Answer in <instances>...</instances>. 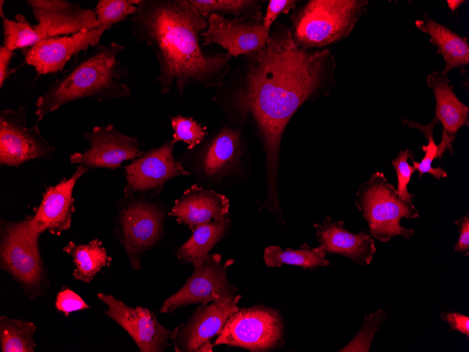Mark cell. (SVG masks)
I'll return each mask as SVG.
<instances>
[{"label":"cell","mask_w":469,"mask_h":352,"mask_svg":"<svg viewBox=\"0 0 469 352\" xmlns=\"http://www.w3.org/2000/svg\"><path fill=\"white\" fill-rule=\"evenodd\" d=\"M239 86L230 101L236 121L251 122L265 154L267 195L261 209L282 214L277 195V172L282 134L302 104L331 89L335 69L329 49L298 46L287 28L270 35L260 51L245 55Z\"/></svg>","instance_id":"6da1fadb"},{"label":"cell","mask_w":469,"mask_h":352,"mask_svg":"<svg viewBox=\"0 0 469 352\" xmlns=\"http://www.w3.org/2000/svg\"><path fill=\"white\" fill-rule=\"evenodd\" d=\"M138 41L153 50L159 67L157 82L166 94L176 86L180 98L191 84L220 87L230 72L227 53H206L199 36L207 19L187 0H140L131 15Z\"/></svg>","instance_id":"7a4b0ae2"},{"label":"cell","mask_w":469,"mask_h":352,"mask_svg":"<svg viewBox=\"0 0 469 352\" xmlns=\"http://www.w3.org/2000/svg\"><path fill=\"white\" fill-rule=\"evenodd\" d=\"M124 46L98 44L76 56L58 79L53 81L36 103L37 121L70 102L93 98L100 102L129 97L124 82L128 70L118 60Z\"/></svg>","instance_id":"3957f363"},{"label":"cell","mask_w":469,"mask_h":352,"mask_svg":"<svg viewBox=\"0 0 469 352\" xmlns=\"http://www.w3.org/2000/svg\"><path fill=\"white\" fill-rule=\"evenodd\" d=\"M366 0H310L292 15L293 37L303 48L326 46L348 37L366 11Z\"/></svg>","instance_id":"277c9868"},{"label":"cell","mask_w":469,"mask_h":352,"mask_svg":"<svg viewBox=\"0 0 469 352\" xmlns=\"http://www.w3.org/2000/svg\"><path fill=\"white\" fill-rule=\"evenodd\" d=\"M355 204L368 224L369 234L382 242L397 235L409 240L415 233L399 221L402 218L418 217V211L412 202L398 197L397 188L381 172L374 173L357 188Z\"/></svg>","instance_id":"5b68a950"},{"label":"cell","mask_w":469,"mask_h":352,"mask_svg":"<svg viewBox=\"0 0 469 352\" xmlns=\"http://www.w3.org/2000/svg\"><path fill=\"white\" fill-rule=\"evenodd\" d=\"M38 239L30 230L29 216L18 222L1 221V268L19 282L31 298L39 295L44 276Z\"/></svg>","instance_id":"8992f818"},{"label":"cell","mask_w":469,"mask_h":352,"mask_svg":"<svg viewBox=\"0 0 469 352\" xmlns=\"http://www.w3.org/2000/svg\"><path fill=\"white\" fill-rule=\"evenodd\" d=\"M283 324L279 313L270 308L255 306L239 309L225 324L214 344L265 351L280 347Z\"/></svg>","instance_id":"52a82bcc"},{"label":"cell","mask_w":469,"mask_h":352,"mask_svg":"<svg viewBox=\"0 0 469 352\" xmlns=\"http://www.w3.org/2000/svg\"><path fill=\"white\" fill-rule=\"evenodd\" d=\"M26 110H4L0 113V164L18 167L27 161L50 159L55 148L41 134L38 123L29 127Z\"/></svg>","instance_id":"ba28073f"},{"label":"cell","mask_w":469,"mask_h":352,"mask_svg":"<svg viewBox=\"0 0 469 352\" xmlns=\"http://www.w3.org/2000/svg\"><path fill=\"white\" fill-rule=\"evenodd\" d=\"M241 295L221 297L201 305L188 321L173 330V345L177 352L213 351L210 340L219 334L230 317L239 308Z\"/></svg>","instance_id":"9c48e42d"},{"label":"cell","mask_w":469,"mask_h":352,"mask_svg":"<svg viewBox=\"0 0 469 352\" xmlns=\"http://www.w3.org/2000/svg\"><path fill=\"white\" fill-rule=\"evenodd\" d=\"M220 254H209L202 265L194 268L185 285L166 299L159 311L170 313L189 304H207L221 297L235 295L237 288L227 280L226 272L234 261L227 260L221 264Z\"/></svg>","instance_id":"30bf717a"},{"label":"cell","mask_w":469,"mask_h":352,"mask_svg":"<svg viewBox=\"0 0 469 352\" xmlns=\"http://www.w3.org/2000/svg\"><path fill=\"white\" fill-rule=\"evenodd\" d=\"M163 224V210L148 202L133 201L120 211L118 235L133 269H141V256L160 239Z\"/></svg>","instance_id":"8fae6325"},{"label":"cell","mask_w":469,"mask_h":352,"mask_svg":"<svg viewBox=\"0 0 469 352\" xmlns=\"http://www.w3.org/2000/svg\"><path fill=\"white\" fill-rule=\"evenodd\" d=\"M89 146L84 152H74L70 157L71 163L78 164L88 171L93 168L117 169L121 163L136 159L144 152L137 137L122 133L113 125L94 126L83 133Z\"/></svg>","instance_id":"7c38bea8"},{"label":"cell","mask_w":469,"mask_h":352,"mask_svg":"<svg viewBox=\"0 0 469 352\" xmlns=\"http://www.w3.org/2000/svg\"><path fill=\"white\" fill-rule=\"evenodd\" d=\"M37 23L33 27L39 40L89 31L100 25L94 11L65 0H26Z\"/></svg>","instance_id":"4fadbf2b"},{"label":"cell","mask_w":469,"mask_h":352,"mask_svg":"<svg viewBox=\"0 0 469 352\" xmlns=\"http://www.w3.org/2000/svg\"><path fill=\"white\" fill-rule=\"evenodd\" d=\"M206 19L208 27L202 33V46L218 44L231 57L237 58L261 50L270 36L263 27V17L229 19L211 14Z\"/></svg>","instance_id":"5bb4252c"},{"label":"cell","mask_w":469,"mask_h":352,"mask_svg":"<svg viewBox=\"0 0 469 352\" xmlns=\"http://www.w3.org/2000/svg\"><path fill=\"white\" fill-rule=\"evenodd\" d=\"M98 297L108 307L105 314L127 332L140 351H164L171 345L173 330L162 326L147 308L130 307L112 294L98 293Z\"/></svg>","instance_id":"9a60e30c"},{"label":"cell","mask_w":469,"mask_h":352,"mask_svg":"<svg viewBox=\"0 0 469 352\" xmlns=\"http://www.w3.org/2000/svg\"><path fill=\"white\" fill-rule=\"evenodd\" d=\"M106 30L108 29L105 26L100 25L71 35L47 37L26 51L25 63L39 75L63 72L73 57L98 45Z\"/></svg>","instance_id":"2e32d148"},{"label":"cell","mask_w":469,"mask_h":352,"mask_svg":"<svg viewBox=\"0 0 469 352\" xmlns=\"http://www.w3.org/2000/svg\"><path fill=\"white\" fill-rule=\"evenodd\" d=\"M173 144L169 140L158 148L150 149L125 167V197L137 192L160 188L170 178L190 173L173 157Z\"/></svg>","instance_id":"e0dca14e"},{"label":"cell","mask_w":469,"mask_h":352,"mask_svg":"<svg viewBox=\"0 0 469 352\" xmlns=\"http://www.w3.org/2000/svg\"><path fill=\"white\" fill-rule=\"evenodd\" d=\"M88 170L78 166L75 172L67 179L48 187L42 195V200L35 209L34 216H29V228L32 234L39 237L48 230L60 235L67 230L72 223L74 211L72 192L77 181Z\"/></svg>","instance_id":"ac0fdd59"},{"label":"cell","mask_w":469,"mask_h":352,"mask_svg":"<svg viewBox=\"0 0 469 352\" xmlns=\"http://www.w3.org/2000/svg\"><path fill=\"white\" fill-rule=\"evenodd\" d=\"M319 242L317 247L324 255L345 256L357 264H370L376 247L373 237L366 232L353 233L343 227V221H334L326 216L322 224L315 223Z\"/></svg>","instance_id":"d6986e66"},{"label":"cell","mask_w":469,"mask_h":352,"mask_svg":"<svg viewBox=\"0 0 469 352\" xmlns=\"http://www.w3.org/2000/svg\"><path fill=\"white\" fill-rule=\"evenodd\" d=\"M229 209L225 195L194 185L175 202L169 215L193 232L202 224L225 217Z\"/></svg>","instance_id":"ffe728a7"},{"label":"cell","mask_w":469,"mask_h":352,"mask_svg":"<svg viewBox=\"0 0 469 352\" xmlns=\"http://www.w3.org/2000/svg\"><path fill=\"white\" fill-rule=\"evenodd\" d=\"M199 164L204 174L214 178L234 169L242 154L241 131L225 126L202 149Z\"/></svg>","instance_id":"44dd1931"},{"label":"cell","mask_w":469,"mask_h":352,"mask_svg":"<svg viewBox=\"0 0 469 352\" xmlns=\"http://www.w3.org/2000/svg\"><path fill=\"white\" fill-rule=\"evenodd\" d=\"M426 83L435 96V118L441 122L443 130L456 136L462 126H468L469 108L456 96L447 73L435 71L427 76Z\"/></svg>","instance_id":"7402d4cb"},{"label":"cell","mask_w":469,"mask_h":352,"mask_svg":"<svg viewBox=\"0 0 469 352\" xmlns=\"http://www.w3.org/2000/svg\"><path fill=\"white\" fill-rule=\"evenodd\" d=\"M415 26L429 36L430 42L436 47L437 53L442 56L445 64L444 72L448 73L451 70L469 64L467 37L458 35L427 15L417 20Z\"/></svg>","instance_id":"603a6c76"},{"label":"cell","mask_w":469,"mask_h":352,"mask_svg":"<svg viewBox=\"0 0 469 352\" xmlns=\"http://www.w3.org/2000/svg\"><path fill=\"white\" fill-rule=\"evenodd\" d=\"M230 224L228 215L225 217L198 226L192 236L177 250L178 259L184 263H192L198 268L206 261L209 251L225 235Z\"/></svg>","instance_id":"cb8c5ba5"},{"label":"cell","mask_w":469,"mask_h":352,"mask_svg":"<svg viewBox=\"0 0 469 352\" xmlns=\"http://www.w3.org/2000/svg\"><path fill=\"white\" fill-rule=\"evenodd\" d=\"M63 251L73 258L76 266L72 273L74 278L86 283H90L102 268L109 266L112 261L98 239L85 245H76L70 241Z\"/></svg>","instance_id":"d4e9b609"},{"label":"cell","mask_w":469,"mask_h":352,"mask_svg":"<svg viewBox=\"0 0 469 352\" xmlns=\"http://www.w3.org/2000/svg\"><path fill=\"white\" fill-rule=\"evenodd\" d=\"M402 124H407L410 128H416L423 133L425 138L428 140L426 145L421 146V150L424 152V157L420 162L414 161L412 158L413 166L419 173V177L421 178L423 174H430L434 178L440 179L447 176V173L440 167L437 168L432 167V163L436 158L441 159L444 151L448 149L452 153V143L456 136H450L444 130L442 133V141L437 145L433 138V131L437 120L434 118L427 125H423L414 122L407 119H402Z\"/></svg>","instance_id":"484cf974"},{"label":"cell","mask_w":469,"mask_h":352,"mask_svg":"<svg viewBox=\"0 0 469 352\" xmlns=\"http://www.w3.org/2000/svg\"><path fill=\"white\" fill-rule=\"evenodd\" d=\"M317 248H310L303 244L298 249H284L279 246L267 247L263 252L265 263L268 267H280L282 265L299 266L305 269H314L319 266H327L329 261Z\"/></svg>","instance_id":"4316f807"},{"label":"cell","mask_w":469,"mask_h":352,"mask_svg":"<svg viewBox=\"0 0 469 352\" xmlns=\"http://www.w3.org/2000/svg\"><path fill=\"white\" fill-rule=\"evenodd\" d=\"M35 325L31 322L0 317V341L3 352H34Z\"/></svg>","instance_id":"83f0119b"},{"label":"cell","mask_w":469,"mask_h":352,"mask_svg":"<svg viewBox=\"0 0 469 352\" xmlns=\"http://www.w3.org/2000/svg\"><path fill=\"white\" fill-rule=\"evenodd\" d=\"M202 15H232L235 18H263L261 2L251 0H190Z\"/></svg>","instance_id":"f1b7e54d"},{"label":"cell","mask_w":469,"mask_h":352,"mask_svg":"<svg viewBox=\"0 0 469 352\" xmlns=\"http://www.w3.org/2000/svg\"><path fill=\"white\" fill-rule=\"evenodd\" d=\"M4 46L11 51L31 47L40 40L33 27L21 14L15 20L2 17Z\"/></svg>","instance_id":"f546056e"},{"label":"cell","mask_w":469,"mask_h":352,"mask_svg":"<svg viewBox=\"0 0 469 352\" xmlns=\"http://www.w3.org/2000/svg\"><path fill=\"white\" fill-rule=\"evenodd\" d=\"M140 2V0H100L94 11L100 25L110 30L128 15H133Z\"/></svg>","instance_id":"4dcf8cb0"},{"label":"cell","mask_w":469,"mask_h":352,"mask_svg":"<svg viewBox=\"0 0 469 352\" xmlns=\"http://www.w3.org/2000/svg\"><path fill=\"white\" fill-rule=\"evenodd\" d=\"M387 318L385 310L378 309L376 313L365 315L361 329L357 335L338 351H369L371 341L381 325Z\"/></svg>","instance_id":"1f68e13d"},{"label":"cell","mask_w":469,"mask_h":352,"mask_svg":"<svg viewBox=\"0 0 469 352\" xmlns=\"http://www.w3.org/2000/svg\"><path fill=\"white\" fill-rule=\"evenodd\" d=\"M171 122L174 131L171 140L173 145L178 141H182L187 144V149L192 150L200 144L208 134L206 128L191 117L177 115L172 117Z\"/></svg>","instance_id":"d6a6232c"},{"label":"cell","mask_w":469,"mask_h":352,"mask_svg":"<svg viewBox=\"0 0 469 352\" xmlns=\"http://www.w3.org/2000/svg\"><path fill=\"white\" fill-rule=\"evenodd\" d=\"M414 153L406 149L400 150L397 157L391 161V163L395 170L397 178V195L402 200L412 202L414 195L410 193L407 189L411 176L416 171L414 166L408 163L409 159H412Z\"/></svg>","instance_id":"836d02e7"},{"label":"cell","mask_w":469,"mask_h":352,"mask_svg":"<svg viewBox=\"0 0 469 352\" xmlns=\"http://www.w3.org/2000/svg\"><path fill=\"white\" fill-rule=\"evenodd\" d=\"M55 307L67 316L72 312L88 308L89 306L78 294L66 287L58 294Z\"/></svg>","instance_id":"e575fe53"},{"label":"cell","mask_w":469,"mask_h":352,"mask_svg":"<svg viewBox=\"0 0 469 352\" xmlns=\"http://www.w3.org/2000/svg\"><path fill=\"white\" fill-rule=\"evenodd\" d=\"M297 1L294 0H270L269 1L265 15L263 17V27L270 32V27L277 16L281 13L287 14L294 8Z\"/></svg>","instance_id":"d590c367"},{"label":"cell","mask_w":469,"mask_h":352,"mask_svg":"<svg viewBox=\"0 0 469 352\" xmlns=\"http://www.w3.org/2000/svg\"><path fill=\"white\" fill-rule=\"evenodd\" d=\"M455 224L458 226L459 236L454 247V249L459 254L467 256L469 254V216L468 214L456 221Z\"/></svg>","instance_id":"8d00e7d4"},{"label":"cell","mask_w":469,"mask_h":352,"mask_svg":"<svg viewBox=\"0 0 469 352\" xmlns=\"http://www.w3.org/2000/svg\"><path fill=\"white\" fill-rule=\"evenodd\" d=\"M440 318L451 327V330H456L469 336V317L457 312L444 311L441 313Z\"/></svg>","instance_id":"74e56055"},{"label":"cell","mask_w":469,"mask_h":352,"mask_svg":"<svg viewBox=\"0 0 469 352\" xmlns=\"http://www.w3.org/2000/svg\"><path fill=\"white\" fill-rule=\"evenodd\" d=\"M13 51L9 50L5 46L0 47V87L2 88L6 79L14 70H9V65L14 56Z\"/></svg>","instance_id":"f35d334b"},{"label":"cell","mask_w":469,"mask_h":352,"mask_svg":"<svg viewBox=\"0 0 469 352\" xmlns=\"http://www.w3.org/2000/svg\"><path fill=\"white\" fill-rule=\"evenodd\" d=\"M464 2L463 0H447V4L448 8L451 12L456 11L460 6Z\"/></svg>","instance_id":"ab89813d"}]
</instances>
